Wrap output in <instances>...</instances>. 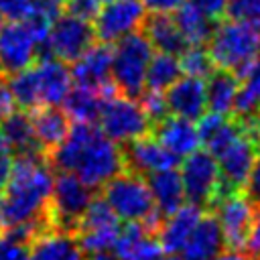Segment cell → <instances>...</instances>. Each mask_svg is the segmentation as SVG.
I'll return each mask as SVG.
<instances>
[{"label": "cell", "mask_w": 260, "mask_h": 260, "mask_svg": "<svg viewBox=\"0 0 260 260\" xmlns=\"http://www.w3.org/2000/svg\"><path fill=\"white\" fill-rule=\"evenodd\" d=\"M240 87L234 102L236 118H250L260 112V57L238 73Z\"/></svg>", "instance_id": "cell-29"}, {"label": "cell", "mask_w": 260, "mask_h": 260, "mask_svg": "<svg viewBox=\"0 0 260 260\" xmlns=\"http://www.w3.org/2000/svg\"><path fill=\"white\" fill-rule=\"evenodd\" d=\"M228 14L260 30V0H230Z\"/></svg>", "instance_id": "cell-36"}, {"label": "cell", "mask_w": 260, "mask_h": 260, "mask_svg": "<svg viewBox=\"0 0 260 260\" xmlns=\"http://www.w3.org/2000/svg\"><path fill=\"white\" fill-rule=\"evenodd\" d=\"M12 162H14V152L10 150V146L0 136V189H4V185L8 183Z\"/></svg>", "instance_id": "cell-42"}, {"label": "cell", "mask_w": 260, "mask_h": 260, "mask_svg": "<svg viewBox=\"0 0 260 260\" xmlns=\"http://www.w3.org/2000/svg\"><path fill=\"white\" fill-rule=\"evenodd\" d=\"M112 248L120 260H160L165 256L156 236L148 234L138 221H126V225H120Z\"/></svg>", "instance_id": "cell-17"}, {"label": "cell", "mask_w": 260, "mask_h": 260, "mask_svg": "<svg viewBox=\"0 0 260 260\" xmlns=\"http://www.w3.org/2000/svg\"><path fill=\"white\" fill-rule=\"evenodd\" d=\"M175 24L179 32L183 35L185 43L191 47H203L207 45L211 32H213V20L207 18L199 8H195L189 0L175 10Z\"/></svg>", "instance_id": "cell-28"}, {"label": "cell", "mask_w": 260, "mask_h": 260, "mask_svg": "<svg viewBox=\"0 0 260 260\" xmlns=\"http://www.w3.org/2000/svg\"><path fill=\"white\" fill-rule=\"evenodd\" d=\"M53 173L47 154L41 148L18 152L8 183L4 185L6 193L2 195L4 228L47 215Z\"/></svg>", "instance_id": "cell-2"}, {"label": "cell", "mask_w": 260, "mask_h": 260, "mask_svg": "<svg viewBox=\"0 0 260 260\" xmlns=\"http://www.w3.org/2000/svg\"><path fill=\"white\" fill-rule=\"evenodd\" d=\"M240 87V79L234 71L230 69H213L207 77L205 83V100H207V110L230 116L234 112V102L236 93Z\"/></svg>", "instance_id": "cell-24"}, {"label": "cell", "mask_w": 260, "mask_h": 260, "mask_svg": "<svg viewBox=\"0 0 260 260\" xmlns=\"http://www.w3.org/2000/svg\"><path fill=\"white\" fill-rule=\"evenodd\" d=\"M179 67H181V73L189 75V77H199V79H205L209 77V73L215 69L207 49L203 47H187L181 55H179Z\"/></svg>", "instance_id": "cell-34"}, {"label": "cell", "mask_w": 260, "mask_h": 260, "mask_svg": "<svg viewBox=\"0 0 260 260\" xmlns=\"http://www.w3.org/2000/svg\"><path fill=\"white\" fill-rule=\"evenodd\" d=\"M0 136L2 140L10 146L12 152H24L30 148H41L35 140V130H32V120L28 110H12L0 120ZM43 150V148H41Z\"/></svg>", "instance_id": "cell-27"}, {"label": "cell", "mask_w": 260, "mask_h": 260, "mask_svg": "<svg viewBox=\"0 0 260 260\" xmlns=\"http://www.w3.org/2000/svg\"><path fill=\"white\" fill-rule=\"evenodd\" d=\"M179 175L187 201L199 207H213L219 187V167L217 158L209 150L197 148L195 152L187 154Z\"/></svg>", "instance_id": "cell-9"}, {"label": "cell", "mask_w": 260, "mask_h": 260, "mask_svg": "<svg viewBox=\"0 0 260 260\" xmlns=\"http://www.w3.org/2000/svg\"><path fill=\"white\" fill-rule=\"evenodd\" d=\"M112 53L114 47L110 43H93L81 57H77L71 65V81L75 85L100 89L110 81L112 75Z\"/></svg>", "instance_id": "cell-16"}, {"label": "cell", "mask_w": 260, "mask_h": 260, "mask_svg": "<svg viewBox=\"0 0 260 260\" xmlns=\"http://www.w3.org/2000/svg\"><path fill=\"white\" fill-rule=\"evenodd\" d=\"M150 134L177 158H185L201 146L197 126L179 116H167L165 120L152 124Z\"/></svg>", "instance_id": "cell-18"}, {"label": "cell", "mask_w": 260, "mask_h": 260, "mask_svg": "<svg viewBox=\"0 0 260 260\" xmlns=\"http://www.w3.org/2000/svg\"><path fill=\"white\" fill-rule=\"evenodd\" d=\"M195 8H199L207 18L211 20H219L228 14L230 8V0H189Z\"/></svg>", "instance_id": "cell-40"}, {"label": "cell", "mask_w": 260, "mask_h": 260, "mask_svg": "<svg viewBox=\"0 0 260 260\" xmlns=\"http://www.w3.org/2000/svg\"><path fill=\"white\" fill-rule=\"evenodd\" d=\"M93 199L91 187L79 181L73 173L61 171L53 177V187L47 203V217L53 230L73 234L79 217Z\"/></svg>", "instance_id": "cell-6"}, {"label": "cell", "mask_w": 260, "mask_h": 260, "mask_svg": "<svg viewBox=\"0 0 260 260\" xmlns=\"http://www.w3.org/2000/svg\"><path fill=\"white\" fill-rule=\"evenodd\" d=\"M244 193L252 199V203H260V152L254 160V167H252V173H250Z\"/></svg>", "instance_id": "cell-44"}, {"label": "cell", "mask_w": 260, "mask_h": 260, "mask_svg": "<svg viewBox=\"0 0 260 260\" xmlns=\"http://www.w3.org/2000/svg\"><path fill=\"white\" fill-rule=\"evenodd\" d=\"M165 100L173 116L185 120H199L207 110L205 81L199 77H179L165 89Z\"/></svg>", "instance_id": "cell-15"}, {"label": "cell", "mask_w": 260, "mask_h": 260, "mask_svg": "<svg viewBox=\"0 0 260 260\" xmlns=\"http://www.w3.org/2000/svg\"><path fill=\"white\" fill-rule=\"evenodd\" d=\"M98 122V128L116 144H126L138 136L148 134L152 128L140 104L120 91L102 100Z\"/></svg>", "instance_id": "cell-7"}, {"label": "cell", "mask_w": 260, "mask_h": 260, "mask_svg": "<svg viewBox=\"0 0 260 260\" xmlns=\"http://www.w3.org/2000/svg\"><path fill=\"white\" fill-rule=\"evenodd\" d=\"M73 234L67 232H45L30 246V260H83Z\"/></svg>", "instance_id": "cell-26"}, {"label": "cell", "mask_w": 260, "mask_h": 260, "mask_svg": "<svg viewBox=\"0 0 260 260\" xmlns=\"http://www.w3.org/2000/svg\"><path fill=\"white\" fill-rule=\"evenodd\" d=\"M67 12L77 16V18H83V20H93L102 8V0H67Z\"/></svg>", "instance_id": "cell-39"}, {"label": "cell", "mask_w": 260, "mask_h": 260, "mask_svg": "<svg viewBox=\"0 0 260 260\" xmlns=\"http://www.w3.org/2000/svg\"><path fill=\"white\" fill-rule=\"evenodd\" d=\"M144 35L152 49L158 53H169V55H181L189 45L185 43L183 35L179 32L175 18L171 14H152L144 18Z\"/></svg>", "instance_id": "cell-25"}, {"label": "cell", "mask_w": 260, "mask_h": 260, "mask_svg": "<svg viewBox=\"0 0 260 260\" xmlns=\"http://www.w3.org/2000/svg\"><path fill=\"white\" fill-rule=\"evenodd\" d=\"M146 18L142 0H108L93 18L95 39L102 43H116L122 37L136 32Z\"/></svg>", "instance_id": "cell-11"}, {"label": "cell", "mask_w": 260, "mask_h": 260, "mask_svg": "<svg viewBox=\"0 0 260 260\" xmlns=\"http://www.w3.org/2000/svg\"><path fill=\"white\" fill-rule=\"evenodd\" d=\"M28 260H30V258H28Z\"/></svg>", "instance_id": "cell-53"}, {"label": "cell", "mask_w": 260, "mask_h": 260, "mask_svg": "<svg viewBox=\"0 0 260 260\" xmlns=\"http://www.w3.org/2000/svg\"><path fill=\"white\" fill-rule=\"evenodd\" d=\"M37 39L24 20L0 26V73L12 75L37 61Z\"/></svg>", "instance_id": "cell-13"}, {"label": "cell", "mask_w": 260, "mask_h": 260, "mask_svg": "<svg viewBox=\"0 0 260 260\" xmlns=\"http://www.w3.org/2000/svg\"><path fill=\"white\" fill-rule=\"evenodd\" d=\"M187 0H142L146 12H152V14H173Z\"/></svg>", "instance_id": "cell-43"}, {"label": "cell", "mask_w": 260, "mask_h": 260, "mask_svg": "<svg viewBox=\"0 0 260 260\" xmlns=\"http://www.w3.org/2000/svg\"><path fill=\"white\" fill-rule=\"evenodd\" d=\"M258 152H260V142L248 130V124H246V130L217 154L219 187H217L213 205L217 201H221L223 197L246 189V183L250 179V173H252Z\"/></svg>", "instance_id": "cell-8"}, {"label": "cell", "mask_w": 260, "mask_h": 260, "mask_svg": "<svg viewBox=\"0 0 260 260\" xmlns=\"http://www.w3.org/2000/svg\"><path fill=\"white\" fill-rule=\"evenodd\" d=\"M215 217L228 250H244L254 219V203L244 193H232L213 205Z\"/></svg>", "instance_id": "cell-12"}, {"label": "cell", "mask_w": 260, "mask_h": 260, "mask_svg": "<svg viewBox=\"0 0 260 260\" xmlns=\"http://www.w3.org/2000/svg\"><path fill=\"white\" fill-rule=\"evenodd\" d=\"M160 260H179V258H160Z\"/></svg>", "instance_id": "cell-50"}, {"label": "cell", "mask_w": 260, "mask_h": 260, "mask_svg": "<svg viewBox=\"0 0 260 260\" xmlns=\"http://www.w3.org/2000/svg\"><path fill=\"white\" fill-rule=\"evenodd\" d=\"M51 2H55V4H59V6H61V4H65L67 0H51Z\"/></svg>", "instance_id": "cell-49"}, {"label": "cell", "mask_w": 260, "mask_h": 260, "mask_svg": "<svg viewBox=\"0 0 260 260\" xmlns=\"http://www.w3.org/2000/svg\"><path fill=\"white\" fill-rule=\"evenodd\" d=\"M59 171L73 173L87 187H102L124 171L122 150L91 122H75L65 140L47 154Z\"/></svg>", "instance_id": "cell-1"}, {"label": "cell", "mask_w": 260, "mask_h": 260, "mask_svg": "<svg viewBox=\"0 0 260 260\" xmlns=\"http://www.w3.org/2000/svg\"><path fill=\"white\" fill-rule=\"evenodd\" d=\"M120 223L118 225H102V228H91V230H83V232H75L73 238L79 246L81 252L91 254V252H102V250H110L116 242Z\"/></svg>", "instance_id": "cell-33"}, {"label": "cell", "mask_w": 260, "mask_h": 260, "mask_svg": "<svg viewBox=\"0 0 260 260\" xmlns=\"http://www.w3.org/2000/svg\"><path fill=\"white\" fill-rule=\"evenodd\" d=\"M0 26H2V16H0Z\"/></svg>", "instance_id": "cell-51"}, {"label": "cell", "mask_w": 260, "mask_h": 260, "mask_svg": "<svg viewBox=\"0 0 260 260\" xmlns=\"http://www.w3.org/2000/svg\"><path fill=\"white\" fill-rule=\"evenodd\" d=\"M246 124H248L250 132L256 136V140L260 142V112H258V114H254V116H250V118L246 120Z\"/></svg>", "instance_id": "cell-47"}, {"label": "cell", "mask_w": 260, "mask_h": 260, "mask_svg": "<svg viewBox=\"0 0 260 260\" xmlns=\"http://www.w3.org/2000/svg\"><path fill=\"white\" fill-rule=\"evenodd\" d=\"M140 98V108L142 112L146 114V118L150 120V124H156L160 120H165L171 112H169V106H167V100H165V91H156V89H142V93L138 95Z\"/></svg>", "instance_id": "cell-35"}, {"label": "cell", "mask_w": 260, "mask_h": 260, "mask_svg": "<svg viewBox=\"0 0 260 260\" xmlns=\"http://www.w3.org/2000/svg\"><path fill=\"white\" fill-rule=\"evenodd\" d=\"M254 260H260V203H256L254 207V219H252V228L248 234V242L244 248Z\"/></svg>", "instance_id": "cell-41"}, {"label": "cell", "mask_w": 260, "mask_h": 260, "mask_svg": "<svg viewBox=\"0 0 260 260\" xmlns=\"http://www.w3.org/2000/svg\"><path fill=\"white\" fill-rule=\"evenodd\" d=\"M148 189L154 201V207L158 209V213L162 217L171 215L173 211H177L187 199H185V189L181 183V175L175 169H167V171H158L148 175Z\"/></svg>", "instance_id": "cell-23"}, {"label": "cell", "mask_w": 260, "mask_h": 260, "mask_svg": "<svg viewBox=\"0 0 260 260\" xmlns=\"http://www.w3.org/2000/svg\"><path fill=\"white\" fill-rule=\"evenodd\" d=\"M112 53V77L120 93L138 98L144 89L146 67L152 57V45L144 32H130L116 41Z\"/></svg>", "instance_id": "cell-5"}, {"label": "cell", "mask_w": 260, "mask_h": 260, "mask_svg": "<svg viewBox=\"0 0 260 260\" xmlns=\"http://www.w3.org/2000/svg\"><path fill=\"white\" fill-rule=\"evenodd\" d=\"M83 260H120L114 252H110V250H102V252H91V254H87Z\"/></svg>", "instance_id": "cell-46"}, {"label": "cell", "mask_w": 260, "mask_h": 260, "mask_svg": "<svg viewBox=\"0 0 260 260\" xmlns=\"http://www.w3.org/2000/svg\"><path fill=\"white\" fill-rule=\"evenodd\" d=\"M30 120H32L35 140L45 154L55 150L65 140L71 128L69 116L59 106H37L35 110H30Z\"/></svg>", "instance_id": "cell-22"}, {"label": "cell", "mask_w": 260, "mask_h": 260, "mask_svg": "<svg viewBox=\"0 0 260 260\" xmlns=\"http://www.w3.org/2000/svg\"><path fill=\"white\" fill-rule=\"evenodd\" d=\"M4 230V205H2V193H0V234Z\"/></svg>", "instance_id": "cell-48"}, {"label": "cell", "mask_w": 260, "mask_h": 260, "mask_svg": "<svg viewBox=\"0 0 260 260\" xmlns=\"http://www.w3.org/2000/svg\"><path fill=\"white\" fill-rule=\"evenodd\" d=\"M12 110H14V100H12L10 91H8V85L0 79V120L6 114H10Z\"/></svg>", "instance_id": "cell-45"}, {"label": "cell", "mask_w": 260, "mask_h": 260, "mask_svg": "<svg viewBox=\"0 0 260 260\" xmlns=\"http://www.w3.org/2000/svg\"><path fill=\"white\" fill-rule=\"evenodd\" d=\"M106 2H108V0H106Z\"/></svg>", "instance_id": "cell-52"}, {"label": "cell", "mask_w": 260, "mask_h": 260, "mask_svg": "<svg viewBox=\"0 0 260 260\" xmlns=\"http://www.w3.org/2000/svg\"><path fill=\"white\" fill-rule=\"evenodd\" d=\"M32 67L37 73L41 106H59L73 85L67 63L59 59H41L32 63Z\"/></svg>", "instance_id": "cell-21"}, {"label": "cell", "mask_w": 260, "mask_h": 260, "mask_svg": "<svg viewBox=\"0 0 260 260\" xmlns=\"http://www.w3.org/2000/svg\"><path fill=\"white\" fill-rule=\"evenodd\" d=\"M35 0H0V16L8 20H24Z\"/></svg>", "instance_id": "cell-37"}, {"label": "cell", "mask_w": 260, "mask_h": 260, "mask_svg": "<svg viewBox=\"0 0 260 260\" xmlns=\"http://www.w3.org/2000/svg\"><path fill=\"white\" fill-rule=\"evenodd\" d=\"M93 43H95L93 24L69 12L59 14L53 20L49 37H47V47H49L51 57L63 63H73Z\"/></svg>", "instance_id": "cell-10"}, {"label": "cell", "mask_w": 260, "mask_h": 260, "mask_svg": "<svg viewBox=\"0 0 260 260\" xmlns=\"http://www.w3.org/2000/svg\"><path fill=\"white\" fill-rule=\"evenodd\" d=\"M201 215H203V207L189 201L162 219L156 232V240L160 242L165 254H179V250L187 242L189 234L193 232Z\"/></svg>", "instance_id": "cell-20"}, {"label": "cell", "mask_w": 260, "mask_h": 260, "mask_svg": "<svg viewBox=\"0 0 260 260\" xmlns=\"http://www.w3.org/2000/svg\"><path fill=\"white\" fill-rule=\"evenodd\" d=\"M102 93L100 89L93 87H83V85H71L67 91L63 104V112L73 118L75 122H93L98 120L100 106H102Z\"/></svg>", "instance_id": "cell-30"}, {"label": "cell", "mask_w": 260, "mask_h": 260, "mask_svg": "<svg viewBox=\"0 0 260 260\" xmlns=\"http://www.w3.org/2000/svg\"><path fill=\"white\" fill-rule=\"evenodd\" d=\"M102 193H104L102 197L108 201V205L118 215V219L138 221L144 225L148 234L156 236L165 217L154 207L144 177L130 171H120L116 177H112L102 185Z\"/></svg>", "instance_id": "cell-3"}, {"label": "cell", "mask_w": 260, "mask_h": 260, "mask_svg": "<svg viewBox=\"0 0 260 260\" xmlns=\"http://www.w3.org/2000/svg\"><path fill=\"white\" fill-rule=\"evenodd\" d=\"M207 53L215 67L230 69L238 75L260 57V30L238 18L223 20L213 26L207 41Z\"/></svg>", "instance_id": "cell-4"}, {"label": "cell", "mask_w": 260, "mask_h": 260, "mask_svg": "<svg viewBox=\"0 0 260 260\" xmlns=\"http://www.w3.org/2000/svg\"><path fill=\"white\" fill-rule=\"evenodd\" d=\"M8 85V91L14 100V104L22 110H35L37 106H41V100H39V85H37V73H35V67L28 65L26 69L18 71V73H12L10 79L6 81Z\"/></svg>", "instance_id": "cell-32"}, {"label": "cell", "mask_w": 260, "mask_h": 260, "mask_svg": "<svg viewBox=\"0 0 260 260\" xmlns=\"http://www.w3.org/2000/svg\"><path fill=\"white\" fill-rule=\"evenodd\" d=\"M223 248V236L215 213H203L179 250L181 260H211Z\"/></svg>", "instance_id": "cell-19"}, {"label": "cell", "mask_w": 260, "mask_h": 260, "mask_svg": "<svg viewBox=\"0 0 260 260\" xmlns=\"http://www.w3.org/2000/svg\"><path fill=\"white\" fill-rule=\"evenodd\" d=\"M181 75V67H179V59L177 55H169V53H152L148 67H146V79L144 85L148 89H156V91H165L175 79H179Z\"/></svg>", "instance_id": "cell-31"}, {"label": "cell", "mask_w": 260, "mask_h": 260, "mask_svg": "<svg viewBox=\"0 0 260 260\" xmlns=\"http://www.w3.org/2000/svg\"><path fill=\"white\" fill-rule=\"evenodd\" d=\"M122 150V160H124V171L136 173L140 177H148L158 171L175 169L179 158L171 154L150 132L144 136H138L130 142H126V148Z\"/></svg>", "instance_id": "cell-14"}, {"label": "cell", "mask_w": 260, "mask_h": 260, "mask_svg": "<svg viewBox=\"0 0 260 260\" xmlns=\"http://www.w3.org/2000/svg\"><path fill=\"white\" fill-rule=\"evenodd\" d=\"M30 248L0 234V260H28Z\"/></svg>", "instance_id": "cell-38"}]
</instances>
